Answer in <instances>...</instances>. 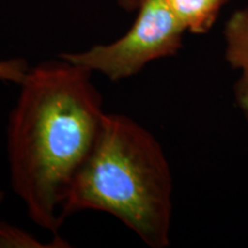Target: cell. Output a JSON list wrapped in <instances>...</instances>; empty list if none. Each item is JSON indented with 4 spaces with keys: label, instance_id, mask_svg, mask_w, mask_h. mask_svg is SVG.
Wrapping results in <instances>:
<instances>
[{
    "label": "cell",
    "instance_id": "1",
    "mask_svg": "<svg viewBox=\"0 0 248 248\" xmlns=\"http://www.w3.org/2000/svg\"><path fill=\"white\" fill-rule=\"evenodd\" d=\"M91 71L61 57L28 69L8 116L13 191L28 217L58 234L68 188L92 151L106 111Z\"/></svg>",
    "mask_w": 248,
    "mask_h": 248
},
{
    "label": "cell",
    "instance_id": "2",
    "mask_svg": "<svg viewBox=\"0 0 248 248\" xmlns=\"http://www.w3.org/2000/svg\"><path fill=\"white\" fill-rule=\"evenodd\" d=\"M172 197L171 168L156 137L128 115L105 113L94 146L68 188L62 216L107 213L147 246L166 248Z\"/></svg>",
    "mask_w": 248,
    "mask_h": 248
},
{
    "label": "cell",
    "instance_id": "3",
    "mask_svg": "<svg viewBox=\"0 0 248 248\" xmlns=\"http://www.w3.org/2000/svg\"><path fill=\"white\" fill-rule=\"evenodd\" d=\"M132 27L108 44L60 57L111 82L137 75L151 62L175 55L182 47L185 29L164 0H142Z\"/></svg>",
    "mask_w": 248,
    "mask_h": 248
},
{
    "label": "cell",
    "instance_id": "4",
    "mask_svg": "<svg viewBox=\"0 0 248 248\" xmlns=\"http://www.w3.org/2000/svg\"><path fill=\"white\" fill-rule=\"evenodd\" d=\"M225 58L240 77L234 86L238 107L248 121V8L235 11L225 24Z\"/></svg>",
    "mask_w": 248,
    "mask_h": 248
},
{
    "label": "cell",
    "instance_id": "5",
    "mask_svg": "<svg viewBox=\"0 0 248 248\" xmlns=\"http://www.w3.org/2000/svg\"><path fill=\"white\" fill-rule=\"evenodd\" d=\"M185 31L201 35L212 29L228 0H164Z\"/></svg>",
    "mask_w": 248,
    "mask_h": 248
},
{
    "label": "cell",
    "instance_id": "6",
    "mask_svg": "<svg viewBox=\"0 0 248 248\" xmlns=\"http://www.w3.org/2000/svg\"><path fill=\"white\" fill-rule=\"evenodd\" d=\"M42 248L52 247L44 245L36 237L16 225L0 222V248Z\"/></svg>",
    "mask_w": 248,
    "mask_h": 248
},
{
    "label": "cell",
    "instance_id": "7",
    "mask_svg": "<svg viewBox=\"0 0 248 248\" xmlns=\"http://www.w3.org/2000/svg\"><path fill=\"white\" fill-rule=\"evenodd\" d=\"M29 69L28 62L24 59L15 58L0 60V80L1 82L20 84Z\"/></svg>",
    "mask_w": 248,
    "mask_h": 248
},
{
    "label": "cell",
    "instance_id": "8",
    "mask_svg": "<svg viewBox=\"0 0 248 248\" xmlns=\"http://www.w3.org/2000/svg\"><path fill=\"white\" fill-rule=\"evenodd\" d=\"M119 1L120 5L122 6L124 9H126V11H132V9L139 7V5H140L142 0H119Z\"/></svg>",
    "mask_w": 248,
    "mask_h": 248
},
{
    "label": "cell",
    "instance_id": "9",
    "mask_svg": "<svg viewBox=\"0 0 248 248\" xmlns=\"http://www.w3.org/2000/svg\"><path fill=\"white\" fill-rule=\"evenodd\" d=\"M2 200H4V194H2V192H0V203L2 202Z\"/></svg>",
    "mask_w": 248,
    "mask_h": 248
}]
</instances>
